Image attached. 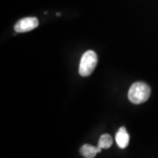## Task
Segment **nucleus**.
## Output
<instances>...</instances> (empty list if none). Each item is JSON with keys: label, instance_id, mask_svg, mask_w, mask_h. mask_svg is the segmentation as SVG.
I'll use <instances>...</instances> for the list:
<instances>
[{"label": "nucleus", "instance_id": "423d86ee", "mask_svg": "<svg viewBox=\"0 0 158 158\" xmlns=\"http://www.w3.org/2000/svg\"><path fill=\"white\" fill-rule=\"evenodd\" d=\"M112 145H113V138L110 135L105 134L100 136L98 147H99L101 149H106V148H109Z\"/></svg>", "mask_w": 158, "mask_h": 158}, {"label": "nucleus", "instance_id": "39448f33", "mask_svg": "<svg viewBox=\"0 0 158 158\" xmlns=\"http://www.w3.org/2000/svg\"><path fill=\"white\" fill-rule=\"evenodd\" d=\"M99 147H94L90 144H85L80 148V153L85 158H94L98 153L101 152Z\"/></svg>", "mask_w": 158, "mask_h": 158}, {"label": "nucleus", "instance_id": "7ed1b4c3", "mask_svg": "<svg viewBox=\"0 0 158 158\" xmlns=\"http://www.w3.org/2000/svg\"><path fill=\"white\" fill-rule=\"evenodd\" d=\"M39 26V20L35 17H27L24 18L22 19L19 20L15 26L14 30L17 33H26L32 31L34 28H36Z\"/></svg>", "mask_w": 158, "mask_h": 158}, {"label": "nucleus", "instance_id": "20e7f679", "mask_svg": "<svg viewBox=\"0 0 158 158\" xmlns=\"http://www.w3.org/2000/svg\"><path fill=\"white\" fill-rule=\"evenodd\" d=\"M129 135L127 132L126 127H121L118 130V132L116 133V135H115V140L117 142V145L120 148H125L127 147V145L129 143Z\"/></svg>", "mask_w": 158, "mask_h": 158}, {"label": "nucleus", "instance_id": "f03ea898", "mask_svg": "<svg viewBox=\"0 0 158 158\" xmlns=\"http://www.w3.org/2000/svg\"><path fill=\"white\" fill-rule=\"evenodd\" d=\"M98 63V56L92 50H88L83 55L79 65V75L88 77L93 72Z\"/></svg>", "mask_w": 158, "mask_h": 158}, {"label": "nucleus", "instance_id": "f257e3e1", "mask_svg": "<svg viewBox=\"0 0 158 158\" xmlns=\"http://www.w3.org/2000/svg\"><path fill=\"white\" fill-rule=\"evenodd\" d=\"M150 87L143 82H136L133 84L128 90V98L134 104H141L148 99L150 96Z\"/></svg>", "mask_w": 158, "mask_h": 158}]
</instances>
